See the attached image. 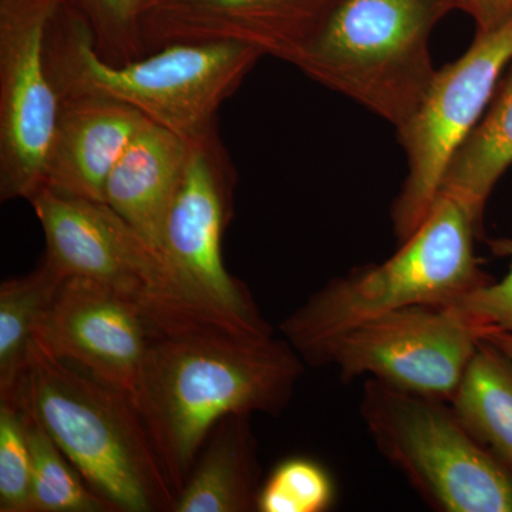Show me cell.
<instances>
[{
    "instance_id": "4fadbf2b",
    "label": "cell",
    "mask_w": 512,
    "mask_h": 512,
    "mask_svg": "<svg viewBox=\"0 0 512 512\" xmlns=\"http://www.w3.org/2000/svg\"><path fill=\"white\" fill-rule=\"evenodd\" d=\"M335 0H144L146 56L174 45L238 43L295 64Z\"/></svg>"
},
{
    "instance_id": "44dd1931",
    "label": "cell",
    "mask_w": 512,
    "mask_h": 512,
    "mask_svg": "<svg viewBox=\"0 0 512 512\" xmlns=\"http://www.w3.org/2000/svg\"><path fill=\"white\" fill-rule=\"evenodd\" d=\"M335 501V484L319 461L291 457L276 464L262 481L258 512H325Z\"/></svg>"
},
{
    "instance_id": "8fae6325",
    "label": "cell",
    "mask_w": 512,
    "mask_h": 512,
    "mask_svg": "<svg viewBox=\"0 0 512 512\" xmlns=\"http://www.w3.org/2000/svg\"><path fill=\"white\" fill-rule=\"evenodd\" d=\"M64 0H0V200H32L59 94L46 57L47 33Z\"/></svg>"
},
{
    "instance_id": "d6986e66",
    "label": "cell",
    "mask_w": 512,
    "mask_h": 512,
    "mask_svg": "<svg viewBox=\"0 0 512 512\" xmlns=\"http://www.w3.org/2000/svg\"><path fill=\"white\" fill-rule=\"evenodd\" d=\"M64 276L42 259L35 271L0 285V400H8L28 363L33 330Z\"/></svg>"
},
{
    "instance_id": "7a4b0ae2",
    "label": "cell",
    "mask_w": 512,
    "mask_h": 512,
    "mask_svg": "<svg viewBox=\"0 0 512 512\" xmlns=\"http://www.w3.org/2000/svg\"><path fill=\"white\" fill-rule=\"evenodd\" d=\"M37 421L117 512H171L175 493L133 400L33 340L8 400Z\"/></svg>"
},
{
    "instance_id": "e0dca14e",
    "label": "cell",
    "mask_w": 512,
    "mask_h": 512,
    "mask_svg": "<svg viewBox=\"0 0 512 512\" xmlns=\"http://www.w3.org/2000/svg\"><path fill=\"white\" fill-rule=\"evenodd\" d=\"M512 165V63L487 110L448 164L440 192L466 202L478 217Z\"/></svg>"
},
{
    "instance_id": "d4e9b609",
    "label": "cell",
    "mask_w": 512,
    "mask_h": 512,
    "mask_svg": "<svg viewBox=\"0 0 512 512\" xmlns=\"http://www.w3.org/2000/svg\"><path fill=\"white\" fill-rule=\"evenodd\" d=\"M458 9L474 19L477 33L488 32L512 18V0H457Z\"/></svg>"
},
{
    "instance_id": "2e32d148",
    "label": "cell",
    "mask_w": 512,
    "mask_h": 512,
    "mask_svg": "<svg viewBox=\"0 0 512 512\" xmlns=\"http://www.w3.org/2000/svg\"><path fill=\"white\" fill-rule=\"evenodd\" d=\"M258 441L249 414L212 427L171 512H252L261 488Z\"/></svg>"
},
{
    "instance_id": "4316f807",
    "label": "cell",
    "mask_w": 512,
    "mask_h": 512,
    "mask_svg": "<svg viewBox=\"0 0 512 512\" xmlns=\"http://www.w3.org/2000/svg\"><path fill=\"white\" fill-rule=\"evenodd\" d=\"M144 0H141V6H143ZM141 10V9H140Z\"/></svg>"
},
{
    "instance_id": "3957f363",
    "label": "cell",
    "mask_w": 512,
    "mask_h": 512,
    "mask_svg": "<svg viewBox=\"0 0 512 512\" xmlns=\"http://www.w3.org/2000/svg\"><path fill=\"white\" fill-rule=\"evenodd\" d=\"M46 57L59 99L119 101L191 141L217 128L222 104L262 53L238 43L174 45L133 62L107 63L94 50L86 20L64 0L50 23Z\"/></svg>"
},
{
    "instance_id": "30bf717a",
    "label": "cell",
    "mask_w": 512,
    "mask_h": 512,
    "mask_svg": "<svg viewBox=\"0 0 512 512\" xmlns=\"http://www.w3.org/2000/svg\"><path fill=\"white\" fill-rule=\"evenodd\" d=\"M488 329L451 308L410 306L343 330L308 365H332L343 380L360 376L450 402Z\"/></svg>"
},
{
    "instance_id": "6da1fadb",
    "label": "cell",
    "mask_w": 512,
    "mask_h": 512,
    "mask_svg": "<svg viewBox=\"0 0 512 512\" xmlns=\"http://www.w3.org/2000/svg\"><path fill=\"white\" fill-rule=\"evenodd\" d=\"M303 375L288 340L202 329L151 340L133 403L175 495L229 414L279 416Z\"/></svg>"
},
{
    "instance_id": "9a60e30c",
    "label": "cell",
    "mask_w": 512,
    "mask_h": 512,
    "mask_svg": "<svg viewBox=\"0 0 512 512\" xmlns=\"http://www.w3.org/2000/svg\"><path fill=\"white\" fill-rule=\"evenodd\" d=\"M188 154L190 141L147 120L107 180L104 202L156 251Z\"/></svg>"
},
{
    "instance_id": "277c9868",
    "label": "cell",
    "mask_w": 512,
    "mask_h": 512,
    "mask_svg": "<svg viewBox=\"0 0 512 512\" xmlns=\"http://www.w3.org/2000/svg\"><path fill=\"white\" fill-rule=\"evenodd\" d=\"M483 218L466 202L440 192L416 232L383 264L362 266L313 292L282 322L281 332L308 363L343 330L410 306L448 308L493 281L478 262Z\"/></svg>"
},
{
    "instance_id": "5bb4252c",
    "label": "cell",
    "mask_w": 512,
    "mask_h": 512,
    "mask_svg": "<svg viewBox=\"0 0 512 512\" xmlns=\"http://www.w3.org/2000/svg\"><path fill=\"white\" fill-rule=\"evenodd\" d=\"M147 120L119 101L92 96L60 99L42 188L104 202L114 165Z\"/></svg>"
},
{
    "instance_id": "cb8c5ba5",
    "label": "cell",
    "mask_w": 512,
    "mask_h": 512,
    "mask_svg": "<svg viewBox=\"0 0 512 512\" xmlns=\"http://www.w3.org/2000/svg\"><path fill=\"white\" fill-rule=\"evenodd\" d=\"M488 248L497 258L508 259V274L467 293L448 308L488 330L512 332V238L488 239Z\"/></svg>"
},
{
    "instance_id": "7c38bea8",
    "label": "cell",
    "mask_w": 512,
    "mask_h": 512,
    "mask_svg": "<svg viewBox=\"0 0 512 512\" xmlns=\"http://www.w3.org/2000/svg\"><path fill=\"white\" fill-rule=\"evenodd\" d=\"M156 332L133 299L92 279H64L37 320L33 340L49 355L133 399Z\"/></svg>"
},
{
    "instance_id": "7402d4cb",
    "label": "cell",
    "mask_w": 512,
    "mask_h": 512,
    "mask_svg": "<svg viewBox=\"0 0 512 512\" xmlns=\"http://www.w3.org/2000/svg\"><path fill=\"white\" fill-rule=\"evenodd\" d=\"M82 15L92 33L94 50L111 64L146 56L141 43V0H67Z\"/></svg>"
},
{
    "instance_id": "8992f818",
    "label": "cell",
    "mask_w": 512,
    "mask_h": 512,
    "mask_svg": "<svg viewBox=\"0 0 512 512\" xmlns=\"http://www.w3.org/2000/svg\"><path fill=\"white\" fill-rule=\"evenodd\" d=\"M360 414L373 443L441 512H512V473L446 400L369 379Z\"/></svg>"
},
{
    "instance_id": "ffe728a7",
    "label": "cell",
    "mask_w": 512,
    "mask_h": 512,
    "mask_svg": "<svg viewBox=\"0 0 512 512\" xmlns=\"http://www.w3.org/2000/svg\"><path fill=\"white\" fill-rule=\"evenodd\" d=\"M25 416L32 453L30 512H117L86 483L45 429Z\"/></svg>"
},
{
    "instance_id": "5b68a950",
    "label": "cell",
    "mask_w": 512,
    "mask_h": 512,
    "mask_svg": "<svg viewBox=\"0 0 512 512\" xmlns=\"http://www.w3.org/2000/svg\"><path fill=\"white\" fill-rule=\"evenodd\" d=\"M457 0H335L293 66L400 128L436 76L434 26Z\"/></svg>"
},
{
    "instance_id": "ac0fdd59",
    "label": "cell",
    "mask_w": 512,
    "mask_h": 512,
    "mask_svg": "<svg viewBox=\"0 0 512 512\" xmlns=\"http://www.w3.org/2000/svg\"><path fill=\"white\" fill-rule=\"evenodd\" d=\"M468 430L512 473V359L481 340L450 400Z\"/></svg>"
},
{
    "instance_id": "603a6c76",
    "label": "cell",
    "mask_w": 512,
    "mask_h": 512,
    "mask_svg": "<svg viewBox=\"0 0 512 512\" xmlns=\"http://www.w3.org/2000/svg\"><path fill=\"white\" fill-rule=\"evenodd\" d=\"M30 490L32 453L25 413L0 402V511L30 512Z\"/></svg>"
},
{
    "instance_id": "9c48e42d",
    "label": "cell",
    "mask_w": 512,
    "mask_h": 512,
    "mask_svg": "<svg viewBox=\"0 0 512 512\" xmlns=\"http://www.w3.org/2000/svg\"><path fill=\"white\" fill-rule=\"evenodd\" d=\"M511 63L512 18L477 33L460 59L437 70L419 109L397 128L407 158L406 181L392 207L400 244L430 214L448 164L483 117Z\"/></svg>"
},
{
    "instance_id": "52a82bcc",
    "label": "cell",
    "mask_w": 512,
    "mask_h": 512,
    "mask_svg": "<svg viewBox=\"0 0 512 512\" xmlns=\"http://www.w3.org/2000/svg\"><path fill=\"white\" fill-rule=\"evenodd\" d=\"M235 184L237 173L218 128L191 140L157 251L177 291L208 326L272 336L248 286L224 264L222 241L234 217Z\"/></svg>"
},
{
    "instance_id": "ba28073f",
    "label": "cell",
    "mask_w": 512,
    "mask_h": 512,
    "mask_svg": "<svg viewBox=\"0 0 512 512\" xmlns=\"http://www.w3.org/2000/svg\"><path fill=\"white\" fill-rule=\"evenodd\" d=\"M29 202L45 232V258L64 278L92 279L133 299L156 338L214 329L184 301L156 248L106 202L46 188Z\"/></svg>"
},
{
    "instance_id": "484cf974",
    "label": "cell",
    "mask_w": 512,
    "mask_h": 512,
    "mask_svg": "<svg viewBox=\"0 0 512 512\" xmlns=\"http://www.w3.org/2000/svg\"><path fill=\"white\" fill-rule=\"evenodd\" d=\"M484 340L493 343L501 352L512 359V332H504V330H488L484 335Z\"/></svg>"
}]
</instances>
